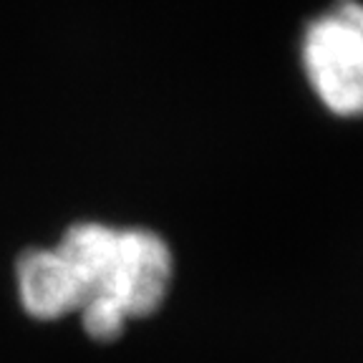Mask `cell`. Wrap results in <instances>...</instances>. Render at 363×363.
<instances>
[{"label": "cell", "mask_w": 363, "mask_h": 363, "mask_svg": "<svg viewBox=\"0 0 363 363\" xmlns=\"http://www.w3.org/2000/svg\"><path fill=\"white\" fill-rule=\"evenodd\" d=\"M308 89L338 119H363V0H335L301 35Z\"/></svg>", "instance_id": "7a4b0ae2"}, {"label": "cell", "mask_w": 363, "mask_h": 363, "mask_svg": "<svg viewBox=\"0 0 363 363\" xmlns=\"http://www.w3.org/2000/svg\"><path fill=\"white\" fill-rule=\"evenodd\" d=\"M16 293L23 313L40 323L79 315L84 293L56 247H28L16 260Z\"/></svg>", "instance_id": "3957f363"}, {"label": "cell", "mask_w": 363, "mask_h": 363, "mask_svg": "<svg viewBox=\"0 0 363 363\" xmlns=\"http://www.w3.org/2000/svg\"><path fill=\"white\" fill-rule=\"evenodd\" d=\"M53 247L74 270L84 306L108 303L124 313L129 323L154 315L174 283V252L149 227L74 222Z\"/></svg>", "instance_id": "6da1fadb"}]
</instances>
